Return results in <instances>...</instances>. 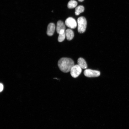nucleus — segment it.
<instances>
[{
	"mask_svg": "<svg viewBox=\"0 0 129 129\" xmlns=\"http://www.w3.org/2000/svg\"><path fill=\"white\" fill-rule=\"evenodd\" d=\"M58 65L61 71L64 73H67L70 71L72 67L74 65V62L70 58H62L58 61Z\"/></svg>",
	"mask_w": 129,
	"mask_h": 129,
	"instance_id": "nucleus-1",
	"label": "nucleus"
},
{
	"mask_svg": "<svg viewBox=\"0 0 129 129\" xmlns=\"http://www.w3.org/2000/svg\"><path fill=\"white\" fill-rule=\"evenodd\" d=\"M100 71L89 69H86L84 71V74L86 77H97L100 75Z\"/></svg>",
	"mask_w": 129,
	"mask_h": 129,
	"instance_id": "nucleus-4",
	"label": "nucleus"
},
{
	"mask_svg": "<svg viewBox=\"0 0 129 129\" xmlns=\"http://www.w3.org/2000/svg\"><path fill=\"white\" fill-rule=\"evenodd\" d=\"M55 28V24L53 23H49L47 27V34L49 36H51L54 34Z\"/></svg>",
	"mask_w": 129,
	"mask_h": 129,
	"instance_id": "nucleus-6",
	"label": "nucleus"
},
{
	"mask_svg": "<svg viewBox=\"0 0 129 129\" xmlns=\"http://www.w3.org/2000/svg\"><path fill=\"white\" fill-rule=\"evenodd\" d=\"M77 5V2L74 0L70 1L67 4L68 7L70 9H72L75 7Z\"/></svg>",
	"mask_w": 129,
	"mask_h": 129,
	"instance_id": "nucleus-11",
	"label": "nucleus"
},
{
	"mask_svg": "<svg viewBox=\"0 0 129 129\" xmlns=\"http://www.w3.org/2000/svg\"><path fill=\"white\" fill-rule=\"evenodd\" d=\"M65 27L64 22L61 21H59L57 23L56 31L59 34V31L62 30H65Z\"/></svg>",
	"mask_w": 129,
	"mask_h": 129,
	"instance_id": "nucleus-9",
	"label": "nucleus"
},
{
	"mask_svg": "<svg viewBox=\"0 0 129 129\" xmlns=\"http://www.w3.org/2000/svg\"><path fill=\"white\" fill-rule=\"evenodd\" d=\"M65 37V32L59 34L58 39V41L59 42H61L63 41L64 40Z\"/></svg>",
	"mask_w": 129,
	"mask_h": 129,
	"instance_id": "nucleus-12",
	"label": "nucleus"
},
{
	"mask_svg": "<svg viewBox=\"0 0 129 129\" xmlns=\"http://www.w3.org/2000/svg\"><path fill=\"white\" fill-rule=\"evenodd\" d=\"M66 39L68 40H70L73 39L74 37V33L71 29H68L65 31Z\"/></svg>",
	"mask_w": 129,
	"mask_h": 129,
	"instance_id": "nucleus-8",
	"label": "nucleus"
},
{
	"mask_svg": "<svg viewBox=\"0 0 129 129\" xmlns=\"http://www.w3.org/2000/svg\"><path fill=\"white\" fill-rule=\"evenodd\" d=\"M79 1L81 2L83 1L84 0H78Z\"/></svg>",
	"mask_w": 129,
	"mask_h": 129,
	"instance_id": "nucleus-14",
	"label": "nucleus"
},
{
	"mask_svg": "<svg viewBox=\"0 0 129 129\" xmlns=\"http://www.w3.org/2000/svg\"><path fill=\"white\" fill-rule=\"evenodd\" d=\"M77 23L78 32L80 33H84L86 27L87 21L86 18L83 16L79 17L77 20Z\"/></svg>",
	"mask_w": 129,
	"mask_h": 129,
	"instance_id": "nucleus-2",
	"label": "nucleus"
},
{
	"mask_svg": "<svg viewBox=\"0 0 129 129\" xmlns=\"http://www.w3.org/2000/svg\"><path fill=\"white\" fill-rule=\"evenodd\" d=\"M65 24L67 27L72 29L75 28L77 26V23L75 20L71 17L67 18L66 20Z\"/></svg>",
	"mask_w": 129,
	"mask_h": 129,
	"instance_id": "nucleus-5",
	"label": "nucleus"
},
{
	"mask_svg": "<svg viewBox=\"0 0 129 129\" xmlns=\"http://www.w3.org/2000/svg\"><path fill=\"white\" fill-rule=\"evenodd\" d=\"M78 64L82 69H86L87 67V64L85 60L82 58H80L77 60Z\"/></svg>",
	"mask_w": 129,
	"mask_h": 129,
	"instance_id": "nucleus-7",
	"label": "nucleus"
},
{
	"mask_svg": "<svg viewBox=\"0 0 129 129\" xmlns=\"http://www.w3.org/2000/svg\"><path fill=\"white\" fill-rule=\"evenodd\" d=\"M70 71L71 76L73 78H76L81 74L82 69L78 64L74 65L71 68Z\"/></svg>",
	"mask_w": 129,
	"mask_h": 129,
	"instance_id": "nucleus-3",
	"label": "nucleus"
},
{
	"mask_svg": "<svg viewBox=\"0 0 129 129\" xmlns=\"http://www.w3.org/2000/svg\"><path fill=\"white\" fill-rule=\"evenodd\" d=\"M84 10V7L82 5H79L75 9V13L76 15H78L80 13L83 12Z\"/></svg>",
	"mask_w": 129,
	"mask_h": 129,
	"instance_id": "nucleus-10",
	"label": "nucleus"
},
{
	"mask_svg": "<svg viewBox=\"0 0 129 129\" xmlns=\"http://www.w3.org/2000/svg\"><path fill=\"white\" fill-rule=\"evenodd\" d=\"M3 84L1 83H0V92L3 90Z\"/></svg>",
	"mask_w": 129,
	"mask_h": 129,
	"instance_id": "nucleus-13",
	"label": "nucleus"
}]
</instances>
